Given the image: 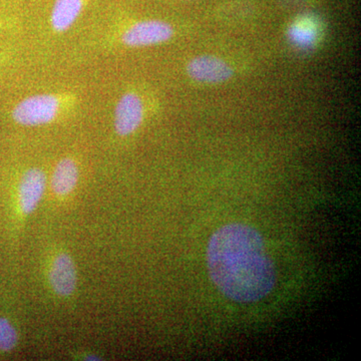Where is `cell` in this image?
<instances>
[{"mask_svg": "<svg viewBox=\"0 0 361 361\" xmlns=\"http://www.w3.org/2000/svg\"><path fill=\"white\" fill-rule=\"evenodd\" d=\"M207 264L214 284L238 302L264 298L276 281L262 236L250 226L234 223L214 233L207 248Z\"/></svg>", "mask_w": 361, "mask_h": 361, "instance_id": "6da1fadb", "label": "cell"}, {"mask_svg": "<svg viewBox=\"0 0 361 361\" xmlns=\"http://www.w3.org/2000/svg\"><path fill=\"white\" fill-rule=\"evenodd\" d=\"M71 92H42L23 97L13 106L11 118L23 127L37 128L56 122L77 104Z\"/></svg>", "mask_w": 361, "mask_h": 361, "instance_id": "7a4b0ae2", "label": "cell"}, {"mask_svg": "<svg viewBox=\"0 0 361 361\" xmlns=\"http://www.w3.org/2000/svg\"><path fill=\"white\" fill-rule=\"evenodd\" d=\"M174 26L165 20H142L122 28L118 33L121 44L130 49L165 44L174 37Z\"/></svg>", "mask_w": 361, "mask_h": 361, "instance_id": "3957f363", "label": "cell"}, {"mask_svg": "<svg viewBox=\"0 0 361 361\" xmlns=\"http://www.w3.org/2000/svg\"><path fill=\"white\" fill-rule=\"evenodd\" d=\"M49 187V179L42 169H27L20 176L16 187V207L20 220H26L39 208Z\"/></svg>", "mask_w": 361, "mask_h": 361, "instance_id": "277c9868", "label": "cell"}, {"mask_svg": "<svg viewBox=\"0 0 361 361\" xmlns=\"http://www.w3.org/2000/svg\"><path fill=\"white\" fill-rule=\"evenodd\" d=\"M47 281L59 298H70L78 289V274L73 256L66 250L54 252L47 263Z\"/></svg>", "mask_w": 361, "mask_h": 361, "instance_id": "5b68a950", "label": "cell"}, {"mask_svg": "<svg viewBox=\"0 0 361 361\" xmlns=\"http://www.w3.org/2000/svg\"><path fill=\"white\" fill-rule=\"evenodd\" d=\"M146 118V104L139 92L127 90L116 102L114 111V130L121 137L134 135Z\"/></svg>", "mask_w": 361, "mask_h": 361, "instance_id": "8992f818", "label": "cell"}, {"mask_svg": "<svg viewBox=\"0 0 361 361\" xmlns=\"http://www.w3.org/2000/svg\"><path fill=\"white\" fill-rule=\"evenodd\" d=\"M186 71L195 82L206 85L223 84L234 75V70L227 61L212 54L195 56L188 63Z\"/></svg>", "mask_w": 361, "mask_h": 361, "instance_id": "52a82bcc", "label": "cell"}, {"mask_svg": "<svg viewBox=\"0 0 361 361\" xmlns=\"http://www.w3.org/2000/svg\"><path fill=\"white\" fill-rule=\"evenodd\" d=\"M80 179V164L71 156L63 157L56 161L49 180L52 195L59 200H66L75 194Z\"/></svg>", "mask_w": 361, "mask_h": 361, "instance_id": "ba28073f", "label": "cell"}, {"mask_svg": "<svg viewBox=\"0 0 361 361\" xmlns=\"http://www.w3.org/2000/svg\"><path fill=\"white\" fill-rule=\"evenodd\" d=\"M87 0H54L49 25L56 33L68 32L84 11Z\"/></svg>", "mask_w": 361, "mask_h": 361, "instance_id": "9c48e42d", "label": "cell"}, {"mask_svg": "<svg viewBox=\"0 0 361 361\" xmlns=\"http://www.w3.org/2000/svg\"><path fill=\"white\" fill-rule=\"evenodd\" d=\"M288 37L296 47L310 49L317 40V27L310 18H301L290 26Z\"/></svg>", "mask_w": 361, "mask_h": 361, "instance_id": "30bf717a", "label": "cell"}, {"mask_svg": "<svg viewBox=\"0 0 361 361\" xmlns=\"http://www.w3.org/2000/svg\"><path fill=\"white\" fill-rule=\"evenodd\" d=\"M20 334L8 318L0 316V353H9L18 348Z\"/></svg>", "mask_w": 361, "mask_h": 361, "instance_id": "8fae6325", "label": "cell"}]
</instances>
